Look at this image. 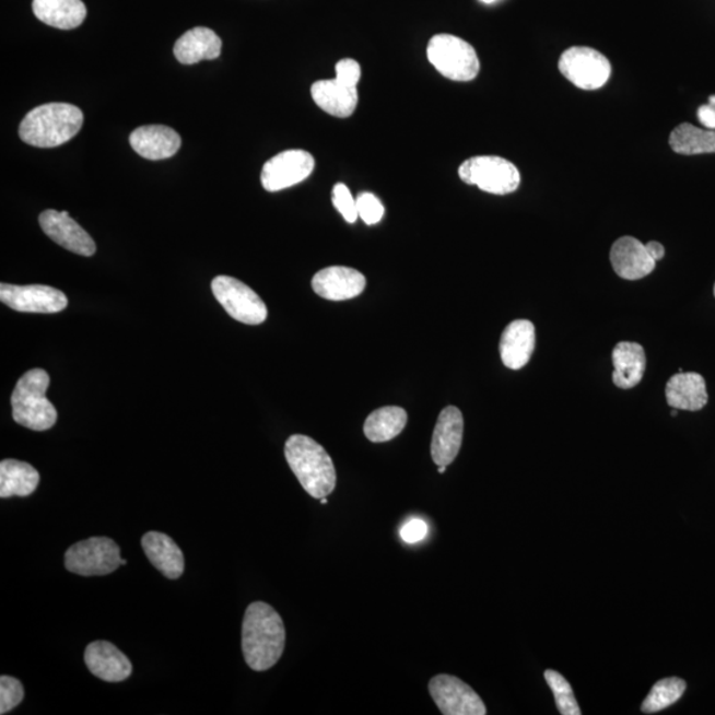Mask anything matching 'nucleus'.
<instances>
[{"mask_svg": "<svg viewBox=\"0 0 715 715\" xmlns=\"http://www.w3.org/2000/svg\"><path fill=\"white\" fill-rule=\"evenodd\" d=\"M284 622L265 601L249 605L244 614L242 649L248 667L265 672L279 663L285 649Z\"/></svg>", "mask_w": 715, "mask_h": 715, "instance_id": "obj_1", "label": "nucleus"}, {"mask_svg": "<svg viewBox=\"0 0 715 715\" xmlns=\"http://www.w3.org/2000/svg\"><path fill=\"white\" fill-rule=\"evenodd\" d=\"M285 459L301 487L313 499L328 497L337 485L335 462L323 445L305 435H293L285 443Z\"/></svg>", "mask_w": 715, "mask_h": 715, "instance_id": "obj_2", "label": "nucleus"}, {"mask_svg": "<svg viewBox=\"0 0 715 715\" xmlns=\"http://www.w3.org/2000/svg\"><path fill=\"white\" fill-rule=\"evenodd\" d=\"M84 115L78 106L52 103L31 110L24 117L19 136L27 145L56 148L72 140L83 128Z\"/></svg>", "mask_w": 715, "mask_h": 715, "instance_id": "obj_3", "label": "nucleus"}, {"mask_svg": "<svg viewBox=\"0 0 715 715\" xmlns=\"http://www.w3.org/2000/svg\"><path fill=\"white\" fill-rule=\"evenodd\" d=\"M51 379L43 368L30 370L17 380L11 397L12 418L28 430H51L58 420V411L46 397Z\"/></svg>", "mask_w": 715, "mask_h": 715, "instance_id": "obj_4", "label": "nucleus"}, {"mask_svg": "<svg viewBox=\"0 0 715 715\" xmlns=\"http://www.w3.org/2000/svg\"><path fill=\"white\" fill-rule=\"evenodd\" d=\"M426 56L436 71L449 80L472 81L480 72L476 49L454 35L441 34L432 37Z\"/></svg>", "mask_w": 715, "mask_h": 715, "instance_id": "obj_5", "label": "nucleus"}, {"mask_svg": "<svg viewBox=\"0 0 715 715\" xmlns=\"http://www.w3.org/2000/svg\"><path fill=\"white\" fill-rule=\"evenodd\" d=\"M459 177L467 185L477 186L480 190L507 196L518 190L520 174L516 165L501 156H473L459 167Z\"/></svg>", "mask_w": 715, "mask_h": 715, "instance_id": "obj_6", "label": "nucleus"}, {"mask_svg": "<svg viewBox=\"0 0 715 715\" xmlns=\"http://www.w3.org/2000/svg\"><path fill=\"white\" fill-rule=\"evenodd\" d=\"M122 566L121 549L110 538L93 537L67 550L66 567L81 576H103Z\"/></svg>", "mask_w": 715, "mask_h": 715, "instance_id": "obj_7", "label": "nucleus"}, {"mask_svg": "<svg viewBox=\"0 0 715 715\" xmlns=\"http://www.w3.org/2000/svg\"><path fill=\"white\" fill-rule=\"evenodd\" d=\"M213 296L236 321L246 325H260L268 317V309L259 297L244 282L230 276H218L211 282Z\"/></svg>", "mask_w": 715, "mask_h": 715, "instance_id": "obj_8", "label": "nucleus"}, {"mask_svg": "<svg viewBox=\"0 0 715 715\" xmlns=\"http://www.w3.org/2000/svg\"><path fill=\"white\" fill-rule=\"evenodd\" d=\"M560 71L571 84L583 91H596L611 78L612 67L603 54L589 47H571L558 62Z\"/></svg>", "mask_w": 715, "mask_h": 715, "instance_id": "obj_9", "label": "nucleus"}, {"mask_svg": "<svg viewBox=\"0 0 715 715\" xmlns=\"http://www.w3.org/2000/svg\"><path fill=\"white\" fill-rule=\"evenodd\" d=\"M431 698L444 715H485L484 701L455 676L437 675L429 685Z\"/></svg>", "mask_w": 715, "mask_h": 715, "instance_id": "obj_10", "label": "nucleus"}, {"mask_svg": "<svg viewBox=\"0 0 715 715\" xmlns=\"http://www.w3.org/2000/svg\"><path fill=\"white\" fill-rule=\"evenodd\" d=\"M316 162L305 150H286L269 160L261 172V184L269 192L285 190L310 177Z\"/></svg>", "mask_w": 715, "mask_h": 715, "instance_id": "obj_11", "label": "nucleus"}, {"mask_svg": "<svg viewBox=\"0 0 715 715\" xmlns=\"http://www.w3.org/2000/svg\"><path fill=\"white\" fill-rule=\"evenodd\" d=\"M0 301L16 312L51 315L65 310L68 298L65 293L47 285H0Z\"/></svg>", "mask_w": 715, "mask_h": 715, "instance_id": "obj_12", "label": "nucleus"}, {"mask_svg": "<svg viewBox=\"0 0 715 715\" xmlns=\"http://www.w3.org/2000/svg\"><path fill=\"white\" fill-rule=\"evenodd\" d=\"M39 223L44 234L69 253L85 257L96 254L93 238L67 211H44L40 213Z\"/></svg>", "mask_w": 715, "mask_h": 715, "instance_id": "obj_13", "label": "nucleus"}, {"mask_svg": "<svg viewBox=\"0 0 715 715\" xmlns=\"http://www.w3.org/2000/svg\"><path fill=\"white\" fill-rule=\"evenodd\" d=\"M464 418L457 407L449 406L438 415L432 436L431 456L437 467H448L461 449Z\"/></svg>", "mask_w": 715, "mask_h": 715, "instance_id": "obj_14", "label": "nucleus"}, {"mask_svg": "<svg viewBox=\"0 0 715 715\" xmlns=\"http://www.w3.org/2000/svg\"><path fill=\"white\" fill-rule=\"evenodd\" d=\"M610 259L619 278L630 281L647 278L656 268L647 247L631 236L620 237L613 243Z\"/></svg>", "mask_w": 715, "mask_h": 715, "instance_id": "obj_15", "label": "nucleus"}, {"mask_svg": "<svg viewBox=\"0 0 715 715\" xmlns=\"http://www.w3.org/2000/svg\"><path fill=\"white\" fill-rule=\"evenodd\" d=\"M312 288L325 300H351L365 291L366 278L353 268L329 267L316 273L312 280Z\"/></svg>", "mask_w": 715, "mask_h": 715, "instance_id": "obj_16", "label": "nucleus"}, {"mask_svg": "<svg viewBox=\"0 0 715 715\" xmlns=\"http://www.w3.org/2000/svg\"><path fill=\"white\" fill-rule=\"evenodd\" d=\"M84 660L90 672L106 682L125 681L133 672L129 658L116 645L103 640L87 645Z\"/></svg>", "mask_w": 715, "mask_h": 715, "instance_id": "obj_17", "label": "nucleus"}, {"mask_svg": "<svg viewBox=\"0 0 715 715\" xmlns=\"http://www.w3.org/2000/svg\"><path fill=\"white\" fill-rule=\"evenodd\" d=\"M536 349V328L529 319H517L507 325L500 341V355L504 365L520 370L528 365Z\"/></svg>", "mask_w": 715, "mask_h": 715, "instance_id": "obj_18", "label": "nucleus"}, {"mask_svg": "<svg viewBox=\"0 0 715 715\" xmlns=\"http://www.w3.org/2000/svg\"><path fill=\"white\" fill-rule=\"evenodd\" d=\"M177 131L163 125H148L130 134V145L142 159L161 161L172 159L180 149Z\"/></svg>", "mask_w": 715, "mask_h": 715, "instance_id": "obj_19", "label": "nucleus"}, {"mask_svg": "<svg viewBox=\"0 0 715 715\" xmlns=\"http://www.w3.org/2000/svg\"><path fill=\"white\" fill-rule=\"evenodd\" d=\"M142 548L150 563L168 579H178L185 571V556L173 538L163 532L149 531L142 537Z\"/></svg>", "mask_w": 715, "mask_h": 715, "instance_id": "obj_20", "label": "nucleus"}, {"mask_svg": "<svg viewBox=\"0 0 715 715\" xmlns=\"http://www.w3.org/2000/svg\"><path fill=\"white\" fill-rule=\"evenodd\" d=\"M668 405L676 410L700 411L707 405L704 376L699 373H679L665 387Z\"/></svg>", "mask_w": 715, "mask_h": 715, "instance_id": "obj_21", "label": "nucleus"}, {"mask_svg": "<svg viewBox=\"0 0 715 715\" xmlns=\"http://www.w3.org/2000/svg\"><path fill=\"white\" fill-rule=\"evenodd\" d=\"M221 54V37L207 27L187 31L174 46L175 58L185 66L197 65L202 60H215Z\"/></svg>", "mask_w": 715, "mask_h": 715, "instance_id": "obj_22", "label": "nucleus"}, {"mask_svg": "<svg viewBox=\"0 0 715 715\" xmlns=\"http://www.w3.org/2000/svg\"><path fill=\"white\" fill-rule=\"evenodd\" d=\"M613 385L630 390L643 380L647 368V356L642 344L636 342H620L612 351Z\"/></svg>", "mask_w": 715, "mask_h": 715, "instance_id": "obj_23", "label": "nucleus"}, {"mask_svg": "<svg viewBox=\"0 0 715 715\" xmlns=\"http://www.w3.org/2000/svg\"><path fill=\"white\" fill-rule=\"evenodd\" d=\"M312 97L324 112L338 118H348L356 109L358 91L337 79L319 80L312 85Z\"/></svg>", "mask_w": 715, "mask_h": 715, "instance_id": "obj_24", "label": "nucleus"}, {"mask_svg": "<svg viewBox=\"0 0 715 715\" xmlns=\"http://www.w3.org/2000/svg\"><path fill=\"white\" fill-rule=\"evenodd\" d=\"M33 10L40 22L59 30L78 28L86 17L81 0H34Z\"/></svg>", "mask_w": 715, "mask_h": 715, "instance_id": "obj_25", "label": "nucleus"}, {"mask_svg": "<svg viewBox=\"0 0 715 715\" xmlns=\"http://www.w3.org/2000/svg\"><path fill=\"white\" fill-rule=\"evenodd\" d=\"M39 482V472L28 462L11 459L0 462V497H28Z\"/></svg>", "mask_w": 715, "mask_h": 715, "instance_id": "obj_26", "label": "nucleus"}, {"mask_svg": "<svg viewBox=\"0 0 715 715\" xmlns=\"http://www.w3.org/2000/svg\"><path fill=\"white\" fill-rule=\"evenodd\" d=\"M407 420H409V417L400 407H382V409L370 413L363 431H365L370 442L386 443L401 434Z\"/></svg>", "mask_w": 715, "mask_h": 715, "instance_id": "obj_27", "label": "nucleus"}, {"mask_svg": "<svg viewBox=\"0 0 715 715\" xmlns=\"http://www.w3.org/2000/svg\"><path fill=\"white\" fill-rule=\"evenodd\" d=\"M669 145L675 153L681 155L715 153V130L700 129L683 122L670 133Z\"/></svg>", "mask_w": 715, "mask_h": 715, "instance_id": "obj_28", "label": "nucleus"}, {"mask_svg": "<svg viewBox=\"0 0 715 715\" xmlns=\"http://www.w3.org/2000/svg\"><path fill=\"white\" fill-rule=\"evenodd\" d=\"M687 690V682L679 677H669L655 683L649 694L645 698L642 712L654 714L672 706L679 701Z\"/></svg>", "mask_w": 715, "mask_h": 715, "instance_id": "obj_29", "label": "nucleus"}, {"mask_svg": "<svg viewBox=\"0 0 715 715\" xmlns=\"http://www.w3.org/2000/svg\"><path fill=\"white\" fill-rule=\"evenodd\" d=\"M544 680L548 682L551 692H553L558 711H560L562 715L582 714L573 688H571L569 681L564 679L561 673L548 669L544 672Z\"/></svg>", "mask_w": 715, "mask_h": 715, "instance_id": "obj_30", "label": "nucleus"}, {"mask_svg": "<svg viewBox=\"0 0 715 715\" xmlns=\"http://www.w3.org/2000/svg\"><path fill=\"white\" fill-rule=\"evenodd\" d=\"M24 699L22 682L14 677H0V714H8Z\"/></svg>", "mask_w": 715, "mask_h": 715, "instance_id": "obj_31", "label": "nucleus"}, {"mask_svg": "<svg viewBox=\"0 0 715 715\" xmlns=\"http://www.w3.org/2000/svg\"><path fill=\"white\" fill-rule=\"evenodd\" d=\"M358 215L367 225L378 224L385 215V207L372 192H362L356 198Z\"/></svg>", "mask_w": 715, "mask_h": 715, "instance_id": "obj_32", "label": "nucleus"}, {"mask_svg": "<svg viewBox=\"0 0 715 715\" xmlns=\"http://www.w3.org/2000/svg\"><path fill=\"white\" fill-rule=\"evenodd\" d=\"M331 200L332 204H335L336 209L340 211L344 221L348 223L353 224L356 222V219L360 218L356 210V200L351 196L347 185H336L335 188H332Z\"/></svg>", "mask_w": 715, "mask_h": 715, "instance_id": "obj_33", "label": "nucleus"}, {"mask_svg": "<svg viewBox=\"0 0 715 715\" xmlns=\"http://www.w3.org/2000/svg\"><path fill=\"white\" fill-rule=\"evenodd\" d=\"M336 79L340 83L356 87L361 80V66L353 59H342L336 66Z\"/></svg>", "mask_w": 715, "mask_h": 715, "instance_id": "obj_34", "label": "nucleus"}, {"mask_svg": "<svg viewBox=\"0 0 715 715\" xmlns=\"http://www.w3.org/2000/svg\"><path fill=\"white\" fill-rule=\"evenodd\" d=\"M429 535V525L423 519L412 518L400 529V537L406 543H418Z\"/></svg>", "mask_w": 715, "mask_h": 715, "instance_id": "obj_35", "label": "nucleus"}, {"mask_svg": "<svg viewBox=\"0 0 715 715\" xmlns=\"http://www.w3.org/2000/svg\"><path fill=\"white\" fill-rule=\"evenodd\" d=\"M698 116L706 129L715 130V106L711 104L700 106Z\"/></svg>", "mask_w": 715, "mask_h": 715, "instance_id": "obj_36", "label": "nucleus"}, {"mask_svg": "<svg viewBox=\"0 0 715 715\" xmlns=\"http://www.w3.org/2000/svg\"><path fill=\"white\" fill-rule=\"evenodd\" d=\"M645 247H647L648 254L656 262L661 260L665 256V248L663 244L658 242H649L648 244H645Z\"/></svg>", "mask_w": 715, "mask_h": 715, "instance_id": "obj_37", "label": "nucleus"}, {"mask_svg": "<svg viewBox=\"0 0 715 715\" xmlns=\"http://www.w3.org/2000/svg\"><path fill=\"white\" fill-rule=\"evenodd\" d=\"M480 2L491 4V3L497 2V0H480Z\"/></svg>", "mask_w": 715, "mask_h": 715, "instance_id": "obj_38", "label": "nucleus"}, {"mask_svg": "<svg viewBox=\"0 0 715 715\" xmlns=\"http://www.w3.org/2000/svg\"><path fill=\"white\" fill-rule=\"evenodd\" d=\"M445 470H447V467H438V473H445Z\"/></svg>", "mask_w": 715, "mask_h": 715, "instance_id": "obj_39", "label": "nucleus"}, {"mask_svg": "<svg viewBox=\"0 0 715 715\" xmlns=\"http://www.w3.org/2000/svg\"><path fill=\"white\" fill-rule=\"evenodd\" d=\"M708 104L715 106V96H712L711 98H708Z\"/></svg>", "mask_w": 715, "mask_h": 715, "instance_id": "obj_40", "label": "nucleus"}, {"mask_svg": "<svg viewBox=\"0 0 715 715\" xmlns=\"http://www.w3.org/2000/svg\"><path fill=\"white\" fill-rule=\"evenodd\" d=\"M319 501H321V504H323V505H326V504L329 503L328 499H326V497H324V499H321V500H319Z\"/></svg>", "mask_w": 715, "mask_h": 715, "instance_id": "obj_41", "label": "nucleus"}, {"mask_svg": "<svg viewBox=\"0 0 715 715\" xmlns=\"http://www.w3.org/2000/svg\"><path fill=\"white\" fill-rule=\"evenodd\" d=\"M127 564H128V561H127V560H122V566H127Z\"/></svg>", "mask_w": 715, "mask_h": 715, "instance_id": "obj_42", "label": "nucleus"}, {"mask_svg": "<svg viewBox=\"0 0 715 715\" xmlns=\"http://www.w3.org/2000/svg\"><path fill=\"white\" fill-rule=\"evenodd\" d=\"M714 297H715V284H714Z\"/></svg>", "mask_w": 715, "mask_h": 715, "instance_id": "obj_43", "label": "nucleus"}]
</instances>
